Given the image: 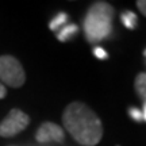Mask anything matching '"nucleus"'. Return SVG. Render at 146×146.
<instances>
[{
    "mask_svg": "<svg viewBox=\"0 0 146 146\" xmlns=\"http://www.w3.org/2000/svg\"><path fill=\"white\" fill-rule=\"evenodd\" d=\"M30 123V118L18 108L11 110L8 115L0 123V137H14L26 129Z\"/></svg>",
    "mask_w": 146,
    "mask_h": 146,
    "instance_id": "20e7f679",
    "label": "nucleus"
},
{
    "mask_svg": "<svg viewBox=\"0 0 146 146\" xmlns=\"http://www.w3.org/2000/svg\"><path fill=\"white\" fill-rule=\"evenodd\" d=\"M94 54L96 58H99V60H106V58L108 57V54H107V52H106L103 47H95L94 49Z\"/></svg>",
    "mask_w": 146,
    "mask_h": 146,
    "instance_id": "9b49d317",
    "label": "nucleus"
},
{
    "mask_svg": "<svg viewBox=\"0 0 146 146\" xmlns=\"http://www.w3.org/2000/svg\"><path fill=\"white\" fill-rule=\"evenodd\" d=\"M142 115H143V120H146V103L143 104V111H142Z\"/></svg>",
    "mask_w": 146,
    "mask_h": 146,
    "instance_id": "4468645a",
    "label": "nucleus"
},
{
    "mask_svg": "<svg viewBox=\"0 0 146 146\" xmlns=\"http://www.w3.org/2000/svg\"><path fill=\"white\" fill-rule=\"evenodd\" d=\"M66 21H68V16H66V14L61 12V14H58V15L56 16L52 22H50L49 27H50V30H58L60 27H62V25Z\"/></svg>",
    "mask_w": 146,
    "mask_h": 146,
    "instance_id": "1a4fd4ad",
    "label": "nucleus"
},
{
    "mask_svg": "<svg viewBox=\"0 0 146 146\" xmlns=\"http://www.w3.org/2000/svg\"><path fill=\"white\" fill-rule=\"evenodd\" d=\"M35 139L41 143L47 142H64L65 134L58 125L53 122H43L35 134Z\"/></svg>",
    "mask_w": 146,
    "mask_h": 146,
    "instance_id": "39448f33",
    "label": "nucleus"
},
{
    "mask_svg": "<svg viewBox=\"0 0 146 146\" xmlns=\"http://www.w3.org/2000/svg\"><path fill=\"white\" fill-rule=\"evenodd\" d=\"M0 80L12 88H19L26 81L22 64L12 56H0Z\"/></svg>",
    "mask_w": 146,
    "mask_h": 146,
    "instance_id": "7ed1b4c3",
    "label": "nucleus"
},
{
    "mask_svg": "<svg viewBox=\"0 0 146 146\" xmlns=\"http://www.w3.org/2000/svg\"><path fill=\"white\" fill-rule=\"evenodd\" d=\"M137 7H138L139 11L146 16V0H139V1H137Z\"/></svg>",
    "mask_w": 146,
    "mask_h": 146,
    "instance_id": "f8f14e48",
    "label": "nucleus"
},
{
    "mask_svg": "<svg viewBox=\"0 0 146 146\" xmlns=\"http://www.w3.org/2000/svg\"><path fill=\"white\" fill-rule=\"evenodd\" d=\"M77 31H78V27L76 25H68V26H65V27H61L60 31L57 33V39L61 42L69 41Z\"/></svg>",
    "mask_w": 146,
    "mask_h": 146,
    "instance_id": "423d86ee",
    "label": "nucleus"
},
{
    "mask_svg": "<svg viewBox=\"0 0 146 146\" xmlns=\"http://www.w3.org/2000/svg\"><path fill=\"white\" fill-rule=\"evenodd\" d=\"M143 54H145V57H146V50H145V52H143Z\"/></svg>",
    "mask_w": 146,
    "mask_h": 146,
    "instance_id": "2eb2a0df",
    "label": "nucleus"
},
{
    "mask_svg": "<svg viewBox=\"0 0 146 146\" xmlns=\"http://www.w3.org/2000/svg\"><path fill=\"white\" fill-rule=\"evenodd\" d=\"M62 122L69 134L83 146L98 145L103 137L102 120L81 102H73L65 108Z\"/></svg>",
    "mask_w": 146,
    "mask_h": 146,
    "instance_id": "f257e3e1",
    "label": "nucleus"
},
{
    "mask_svg": "<svg viewBox=\"0 0 146 146\" xmlns=\"http://www.w3.org/2000/svg\"><path fill=\"white\" fill-rule=\"evenodd\" d=\"M120 19H122V23L125 25V27L130 29V30L135 29V26H137V15L134 14V12H131V11H126V12L122 14Z\"/></svg>",
    "mask_w": 146,
    "mask_h": 146,
    "instance_id": "6e6552de",
    "label": "nucleus"
},
{
    "mask_svg": "<svg viewBox=\"0 0 146 146\" xmlns=\"http://www.w3.org/2000/svg\"><path fill=\"white\" fill-rule=\"evenodd\" d=\"M134 87H135V91L139 95V98L146 103V73H139L137 76Z\"/></svg>",
    "mask_w": 146,
    "mask_h": 146,
    "instance_id": "0eeeda50",
    "label": "nucleus"
},
{
    "mask_svg": "<svg viewBox=\"0 0 146 146\" xmlns=\"http://www.w3.org/2000/svg\"><path fill=\"white\" fill-rule=\"evenodd\" d=\"M129 114H130L131 118H133L134 120H137V122H141V120H143L142 111H139V110L135 108V107H131V108L129 110Z\"/></svg>",
    "mask_w": 146,
    "mask_h": 146,
    "instance_id": "9d476101",
    "label": "nucleus"
},
{
    "mask_svg": "<svg viewBox=\"0 0 146 146\" xmlns=\"http://www.w3.org/2000/svg\"><path fill=\"white\" fill-rule=\"evenodd\" d=\"M115 10L107 1H96L89 7L84 19V33L87 41L96 43L108 38L112 33Z\"/></svg>",
    "mask_w": 146,
    "mask_h": 146,
    "instance_id": "f03ea898",
    "label": "nucleus"
},
{
    "mask_svg": "<svg viewBox=\"0 0 146 146\" xmlns=\"http://www.w3.org/2000/svg\"><path fill=\"white\" fill-rule=\"evenodd\" d=\"M5 96H7V89L3 84L0 83V99H4Z\"/></svg>",
    "mask_w": 146,
    "mask_h": 146,
    "instance_id": "ddd939ff",
    "label": "nucleus"
}]
</instances>
